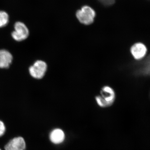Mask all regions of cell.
<instances>
[{
	"label": "cell",
	"mask_w": 150,
	"mask_h": 150,
	"mask_svg": "<svg viewBox=\"0 0 150 150\" xmlns=\"http://www.w3.org/2000/svg\"><path fill=\"white\" fill-rule=\"evenodd\" d=\"M96 12L91 6L84 5L77 10L76 12V16L78 21L84 25H90L93 23L96 17Z\"/></svg>",
	"instance_id": "7a4b0ae2"
},
{
	"label": "cell",
	"mask_w": 150,
	"mask_h": 150,
	"mask_svg": "<svg viewBox=\"0 0 150 150\" xmlns=\"http://www.w3.org/2000/svg\"><path fill=\"white\" fill-rule=\"evenodd\" d=\"M8 21L9 16L8 13L4 11H0V28L6 26Z\"/></svg>",
	"instance_id": "9c48e42d"
},
{
	"label": "cell",
	"mask_w": 150,
	"mask_h": 150,
	"mask_svg": "<svg viewBox=\"0 0 150 150\" xmlns=\"http://www.w3.org/2000/svg\"><path fill=\"white\" fill-rule=\"evenodd\" d=\"M47 70V65L46 62L41 60H38L29 68L30 76L34 79H40L45 76Z\"/></svg>",
	"instance_id": "3957f363"
},
{
	"label": "cell",
	"mask_w": 150,
	"mask_h": 150,
	"mask_svg": "<svg viewBox=\"0 0 150 150\" xmlns=\"http://www.w3.org/2000/svg\"><path fill=\"white\" fill-rule=\"evenodd\" d=\"M116 98L115 91L108 86L103 87L100 95L95 97V100L99 107L105 108L110 107L114 103Z\"/></svg>",
	"instance_id": "6da1fadb"
},
{
	"label": "cell",
	"mask_w": 150,
	"mask_h": 150,
	"mask_svg": "<svg viewBox=\"0 0 150 150\" xmlns=\"http://www.w3.org/2000/svg\"><path fill=\"white\" fill-rule=\"evenodd\" d=\"M6 126L5 123L1 120H0V138L4 136L6 132Z\"/></svg>",
	"instance_id": "30bf717a"
},
{
	"label": "cell",
	"mask_w": 150,
	"mask_h": 150,
	"mask_svg": "<svg viewBox=\"0 0 150 150\" xmlns=\"http://www.w3.org/2000/svg\"><path fill=\"white\" fill-rule=\"evenodd\" d=\"M130 52L135 60L140 61L146 56L148 52L147 47L144 43L137 42L131 46Z\"/></svg>",
	"instance_id": "8992f818"
},
{
	"label": "cell",
	"mask_w": 150,
	"mask_h": 150,
	"mask_svg": "<svg viewBox=\"0 0 150 150\" xmlns=\"http://www.w3.org/2000/svg\"><path fill=\"white\" fill-rule=\"evenodd\" d=\"M49 141L54 145H60L64 143L66 139L64 131L60 128L52 129L48 135Z\"/></svg>",
	"instance_id": "52a82bcc"
},
{
	"label": "cell",
	"mask_w": 150,
	"mask_h": 150,
	"mask_svg": "<svg viewBox=\"0 0 150 150\" xmlns=\"http://www.w3.org/2000/svg\"><path fill=\"white\" fill-rule=\"evenodd\" d=\"M27 147L26 141L23 137L17 136L8 141L4 147V150H25Z\"/></svg>",
	"instance_id": "5b68a950"
},
{
	"label": "cell",
	"mask_w": 150,
	"mask_h": 150,
	"mask_svg": "<svg viewBox=\"0 0 150 150\" xmlns=\"http://www.w3.org/2000/svg\"><path fill=\"white\" fill-rule=\"evenodd\" d=\"M12 55L7 50H0V68L7 69L12 62Z\"/></svg>",
	"instance_id": "ba28073f"
},
{
	"label": "cell",
	"mask_w": 150,
	"mask_h": 150,
	"mask_svg": "<svg viewBox=\"0 0 150 150\" xmlns=\"http://www.w3.org/2000/svg\"><path fill=\"white\" fill-rule=\"evenodd\" d=\"M14 31L11 33L12 37L17 41L25 40L28 37L29 32L25 25L21 22H17L14 25Z\"/></svg>",
	"instance_id": "277c9868"
},
{
	"label": "cell",
	"mask_w": 150,
	"mask_h": 150,
	"mask_svg": "<svg viewBox=\"0 0 150 150\" xmlns=\"http://www.w3.org/2000/svg\"><path fill=\"white\" fill-rule=\"evenodd\" d=\"M0 150H3L2 149H1V148H0Z\"/></svg>",
	"instance_id": "7c38bea8"
},
{
	"label": "cell",
	"mask_w": 150,
	"mask_h": 150,
	"mask_svg": "<svg viewBox=\"0 0 150 150\" xmlns=\"http://www.w3.org/2000/svg\"><path fill=\"white\" fill-rule=\"evenodd\" d=\"M101 4L105 7H109L115 4V0H98Z\"/></svg>",
	"instance_id": "8fae6325"
}]
</instances>
